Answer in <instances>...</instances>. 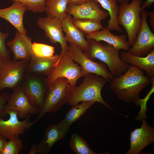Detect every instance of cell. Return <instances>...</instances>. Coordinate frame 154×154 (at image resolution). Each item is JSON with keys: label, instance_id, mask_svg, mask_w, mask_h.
I'll use <instances>...</instances> for the list:
<instances>
[{"label": "cell", "instance_id": "1", "mask_svg": "<svg viewBox=\"0 0 154 154\" xmlns=\"http://www.w3.org/2000/svg\"><path fill=\"white\" fill-rule=\"evenodd\" d=\"M154 78L147 77L143 70L129 64L123 74L114 77L109 87L117 98L123 102L135 103L139 99L140 92L151 83Z\"/></svg>", "mask_w": 154, "mask_h": 154}, {"label": "cell", "instance_id": "2", "mask_svg": "<svg viewBox=\"0 0 154 154\" xmlns=\"http://www.w3.org/2000/svg\"><path fill=\"white\" fill-rule=\"evenodd\" d=\"M82 84L78 86L71 87L67 103L73 106L80 102L87 101L94 103L98 102L111 110L113 109L102 98L101 91L107 80L104 78L92 73L84 76Z\"/></svg>", "mask_w": 154, "mask_h": 154}, {"label": "cell", "instance_id": "3", "mask_svg": "<svg viewBox=\"0 0 154 154\" xmlns=\"http://www.w3.org/2000/svg\"><path fill=\"white\" fill-rule=\"evenodd\" d=\"M86 40L88 47L84 53L89 58L93 61L97 58L106 64L114 77L120 76L127 71L129 64L121 59L119 50L108 43Z\"/></svg>", "mask_w": 154, "mask_h": 154}, {"label": "cell", "instance_id": "4", "mask_svg": "<svg viewBox=\"0 0 154 154\" xmlns=\"http://www.w3.org/2000/svg\"><path fill=\"white\" fill-rule=\"evenodd\" d=\"M71 87L67 80L64 78H57L48 88L43 106L37 118L30 122L31 127L35 124L46 113L57 111L67 103Z\"/></svg>", "mask_w": 154, "mask_h": 154}, {"label": "cell", "instance_id": "5", "mask_svg": "<svg viewBox=\"0 0 154 154\" xmlns=\"http://www.w3.org/2000/svg\"><path fill=\"white\" fill-rule=\"evenodd\" d=\"M142 2V0H132L130 3H121L119 6L117 23L126 32L130 47L134 43L141 27L140 7Z\"/></svg>", "mask_w": 154, "mask_h": 154}, {"label": "cell", "instance_id": "6", "mask_svg": "<svg viewBox=\"0 0 154 154\" xmlns=\"http://www.w3.org/2000/svg\"><path fill=\"white\" fill-rule=\"evenodd\" d=\"M29 61L2 59L0 64V92L7 88L14 90L21 85Z\"/></svg>", "mask_w": 154, "mask_h": 154}, {"label": "cell", "instance_id": "7", "mask_svg": "<svg viewBox=\"0 0 154 154\" xmlns=\"http://www.w3.org/2000/svg\"><path fill=\"white\" fill-rule=\"evenodd\" d=\"M82 76L81 67L74 63L68 50L60 58L58 64L52 72L45 78V81L48 87L58 78H64L72 87L76 86L77 80Z\"/></svg>", "mask_w": 154, "mask_h": 154}, {"label": "cell", "instance_id": "8", "mask_svg": "<svg viewBox=\"0 0 154 154\" xmlns=\"http://www.w3.org/2000/svg\"><path fill=\"white\" fill-rule=\"evenodd\" d=\"M68 50L74 61L77 62L81 67L83 76L90 73L95 74L110 81L114 76L109 71L102 62H95L89 58L77 46L70 43Z\"/></svg>", "mask_w": 154, "mask_h": 154}, {"label": "cell", "instance_id": "9", "mask_svg": "<svg viewBox=\"0 0 154 154\" xmlns=\"http://www.w3.org/2000/svg\"><path fill=\"white\" fill-rule=\"evenodd\" d=\"M21 86L31 104L40 109L48 87L44 77L31 74L25 76Z\"/></svg>", "mask_w": 154, "mask_h": 154}, {"label": "cell", "instance_id": "10", "mask_svg": "<svg viewBox=\"0 0 154 154\" xmlns=\"http://www.w3.org/2000/svg\"><path fill=\"white\" fill-rule=\"evenodd\" d=\"M149 13L144 9L140 12L141 23L140 30L133 46L127 52L143 56L147 55L154 48V34L151 30L147 19Z\"/></svg>", "mask_w": 154, "mask_h": 154}, {"label": "cell", "instance_id": "11", "mask_svg": "<svg viewBox=\"0 0 154 154\" xmlns=\"http://www.w3.org/2000/svg\"><path fill=\"white\" fill-rule=\"evenodd\" d=\"M38 27L44 32L45 36L52 43H59L61 47L60 58L68 51V46L62 30L61 20L59 18L47 16L39 18Z\"/></svg>", "mask_w": 154, "mask_h": 154}, {"label": "cell", "instance_id": "12", "mask_svg": "<svg viewBox=\"0 0 154 154\" xmlns=\"http://www.w3.org/2000/svg\"><path fill=\"white\" fill-rule=\"evenodd\" d=\"M9 118L5 120L0 118V134L6 139L19 138L23 134L25 130L30 127L29 120L31 114H29L23 121L19 120L18 112L13 110H7Z\"/></svg>", "mask_w": 154, "mask_h": 154}, {"label": "cell", "instance_id": "13", "mask_svg": "<svg viewBox=\"0 0 154 154\" xmlns=\"http://www.w3.org/2000/svg\"><path fill=\"white\" fill-rule=\"evenodd\" d=\"M130 140V147L125 154H140L146 147L154 142V128L143 119L141 127L131 131Z\"/></svg>", "mask_w": 154, "mask_h": 154}, {"label": "cell", "instance_id": "14", "mask_svg": "<svg viewBox=\"0 0 154 154\" xmlns=\"http://www.w3.org/2000/svg\"><path fill=\"white\" fill-rule=\"evenodd\" d=\"M9 96L5 108L6 110H13L21 118H26L29 115L38 114L40 109L33 106L25 95L21 85L13 90Z\"/></svg>", "mask_w": 154, "mask_h": 154}, {"label": "cell", "instance_id": "15", "mask_svg": "<svg viewBox=\"0 0 154 154\" xmlns=\"http://www.w3.org/2000/svg\"><path fill=\"white\" fill-rule=\"evenodd\" d=\"M67 14L73 19H89L101 22L109 15L108 11L101 9L100 4L91 0L78 5H68Z\"/></svg>", "mask_w": 154, "mask_h": 154}, {"label": "cell", "instance_id": "16", "mask_svg": "<svg viewBox=\"0 0 154 154\" xmlns=\"http://www.w3.org/2000/svg\"><path fill=\"white\" fill-rule=\"evenodd\" d=\"M60 59V55L41 57L35 56L33 53L29 61L26 72L44 77L48 76L53 71L58 64Z\"/></svg>", "mask_w": 154, "mask_h": 154}, {"label": "cell", "instance_id": "17", "mask_svg": "<svg viewBox=\"0 0 154 154\" xmlns=\"http://www.w3.org/2000/svg\"><path fill=\"white\" fill-rule=\"evenodd\" d=\"M6 44L13 55L14 60H30L33 54L32 43L31 38L27 35L16 31L14 38Z\"/></svg>", "mask_w": 154, "mask_h": 154}, {"label": "cell", "instance_id": "18", "mask_svg": "<svg viewBox=\"0 0 154 154\" xmlns=\"http://www.w3.org/2000/svg\"><path fill=\"white\" fill-rule=\"evenodd\" d=\"M27 10L26 6L18 2H13L10 7L0 9V18L11 23L20 33L26 35L27 31L24 27L23 18Z\"/></svg>", "mask_w": 154, "mask_h": 154}, {"label": "cell", "instance_id": "19", "mask_svg": "<svg viewBox=\"0 0 154 154\" xmlns=\"http://www.w3.org/2000/svg\"><path fill=\"white\" fill-rule=\"evenodd\" d=\"M61 22L66 41L77 46L84 52L86 51L88 47V41L85 38L84 33L73 23L71 15L68 14L61 20Z\"/></svg>", "mask_w": 154, "mask_h": 154}, {"label": "cell", "instance_id": "20", "mask_svg": "<svg viewBox=\"0 0 154 154\" xmlns=\"http://www.w3.org/2000/svg\"><path fill=\"white\" fill-rule=\"evenodd\" d=\"M86 39H92L97 42L104 41L119 50L127 51L130 49L126 35H114L111 32L110 30L106 28L86 35Z\"/></svg>", "mask_w": 154, "mask_h": 154}, {"label": "cell", "instance_id": "21", "mask_svg": "<svg viewBox=\"0 0 154 154\" xmlns=\"http://www.w3.org/2000/svg\"><path fill=\"white\" fill-rule=\"evenodd\" d=\"M121 60L129 64L145 71L152 78L154 77V49L145 57L139 56L123 52L120 54Z\"/></svg>", "mask_w": 154, "mask_h": 154}, {"label": "cell", "instance_id": "22", "mask_svg": "<svg viewBox=\"0 0 154 154\" xmlns=\"http://www.w3.org/2000/svg\"><path fill=\"white\" fill-rule=\"evenodd\" d=\"M66 133L60 129L57 125L52 124L48 126L44 131L42 139L37 145V153H49L54 144L63 139Z\"/></svg>", "mask_w": 154, "mask_h": 154}, {"label": "cell", "instance_id": "23", "mask_svg": "<svg viewBox=\"0 0 154 154\" xmlns=\"http://www.w3.org/2000/svg\"><path fill=\"white\" fill-rule=\"evenodd\" d=\"M94 103L84 101L80 104L72 106L67 112L62 120L57 125L58 128L67 133L71 124L78 119Z\"/></svg>", "mask_w": 154, "mask_h": 154}, {"label": "cell", "instance_id": "24", "mask_svg": "<svg viewBox=\"0 0 154 154\" xmlns=\"http://www.w3.org/2000/svg\"><path fill=\"white\" fill-rule=\"evenodd\" d=\"M107 11L110 16L108 25L106 28L110 30H114L119 32L121 29L118 24L117 18L119 11V6L116 0H94Z\"/></svg>", "mask_w": 154, "mask_h": 154}, {"label": "cell", "instance_id": "25", "mask_svg": "<svg viewBox=\"0 0 154 154\" xmlns=\"http://www.w3.org/2000/svg\"><path fill=\"white\" fill-rule=\"evenodd\" d=\"M68 0H47L45 11L47 16L57 17L61 20L67 15Z\"/></svg>", "mask_w": 154, "mask_h": 154}, {"label": "cell", "instance_id": "26", "mask_svg": "<svg viewBox=\"0 0 154 154\" xmlns=\"http://www.w3.org/2000/svg\"><path fill=\"white\" fill-rule=\"evenodd\" d=\"M74 25L86 35L104 29L100 23L97 21L89 19H73Z\"/></svg>", "mask_w": 154, "mask_h": 154}, {"label": "cell", "instance_id": "27", "mask_svg": "<svg viewBox=\"0 0 154 154\" xmlns=\"http://www.w3.org/2000/svg\"><path fill=\"white\" fill-rule=\"evenodd\" d=\"M71 149L77 154H96L89 147L88 143L79 135L73 133L70 138Z\"/></svg>", "mask_w": 154, "mask_h": 154}, {"label": "cell", "instance_id": "28", "mask_svg": "<svg viewBox=\"0 0 154 154\" xmlns=\"http://www.w3.org/2000/svg\"><path fill=\"white\" fill-rule=\"evenodd\" d=\"M33 53L35 56L41 57L52 56L54 53V47L46 44L34 42L32 44Z\"/></svg>", "mask_w": 154, "mask_h": 154}, {"label": "cell", "instance_id": "29", "mask_svg": "<svg viewBox=\"0 0 154 154\" xmlns=\"http://www.w3.org/2000/svg\"><path fill=\"white\" fill-rule=\"evenodd\" d=\"M18 2L25 5L27 10L37 13L45 11L46 3L47 0H9Z\"/></svg>", "mask_w": 154, "mask_h": 154}, {"label": "cell", "instance_id": "30", "mask_svg": "<svg viewBox=\"0 0 154 154\" xmlns=\"http://www.w3.org/2000/svg\"><path fill=\"white\" fill-rule=\"evenodd\" d=\"M5 144L0 154H18L23 148L19 138L9 139Z\"/></svg>", "mask_w": 154, "mask_h": 154}, {"label": "cell", "instance_id": "31", "mask_svg": "<svg viewBox=\"0 0 154 154\" xmlns=\"http://www.w3.org/2000/svg\"><path fill=\"white\" fill-rule=\"evenodd\" d=\"M0 57L2 59H10L9 50L6 48L5 41L9 36L8 33H3L0 31Z\"/></svg>", "mask_w": 154, "mask_h": 154}, {"label": "cell", "instance_id": "32", "mask_svg": "<svg viewBox=\"0 0 154 154\" xmlns=\"http://www.w3.org/2000/svg\"><path fill=\"white\" fill-rule=\"evenodd\" d=\"M9 96V93L6 91L0 94V118L5 116L7 115L5 106Z\"/></svg>", "mask_w": 154, "mask_h": 154}, {"label": "cell", "instance_id": "33", "mask_svg": "<svg viewBox=\"0 0 154 154\" xmlns=\"http://www.w3.org/2000/svg\"><path fill=\"white\" fill-rule=\"evenodd\" d=\"M154 3V0H146L141 6V11L144 10L146 7H150Z\"/></svg>", "mask_w": 154, "mask_h": 154}, {"label": "cell", "instance_id": "34", "mask_svg": "<svg viewBox=\"0 0 154 154\" xmlns=\"http://www.w3.org/2000/svg\"><path fill=\"white\" fill-rule=\"evenodd\" d=\"M91 0H68V4L78 5L83 4Z\"/></svg>", "mask_w": 154, "mask_h": 154}, {"label": "cell", "instance_id": "35", "mask_svg": "<svg viewBox=\"0 0 154 154\" xmlns=\"http://www.w3.org/2000/svg\"><path fill=\"white\" fill-rule=\"evenodd\" d=\"M149 22L153 32L154 31V11L149 13Z\"/></svg>", "mask_w": 154, "mask_h": 154}, {"label": "cell", "instance_id": "36", "mask_svg": "<svg viewBox=\"0 0 154 154\" xmlns=\"http://www.w3.org/2000/svg\"><path fill=\"white\" fill-rule=\"evenodd\" d=\"M7 141V139L3 136L0 134V154L5 144Z\"/></svg>", "mask_w": 154, "mask_h": 154}, {"label": "cell", "instance_id": "37", "mask_svg": "<svg viewBox=\"0 0 154 154\" xmlns=\"http://www.w3.org/2000/svg\"><path fill=\"white\" fill-rule=\"evenodd\" d=\"M37 152V146L35 144H33L31 146L29 151L27 153L28 154H35Z\"/></svg>", "mask_w": 154, "mask_h": 154}, {"label": "cell", "instance_id": "38", "mask_svg": "<svg viewBox=\"0 0 154 154\" xmlns=\"http://www.w3.org/2000/svg\"><path fill=\"white\" fill-rule=\"evenodd\" d=\"M120 4L123 3H128L129 0H116Z\"/></svg>", "mask_w": 154, "mask_h": 154}, {"label": "cell", "instance_id": "39", "mask_svg": "<svg viewBox=\"0 0 154 154\" xmlns=\"http://www.w3.org/2000/svg\"><path fill=\"white\" fill-rule=\"evenodd\" d=\"M1 60H2L1 58L0 57V64L1 62Z\"/></svg>", "mask_w": 154, "mask_h": 154}]
</instances>
